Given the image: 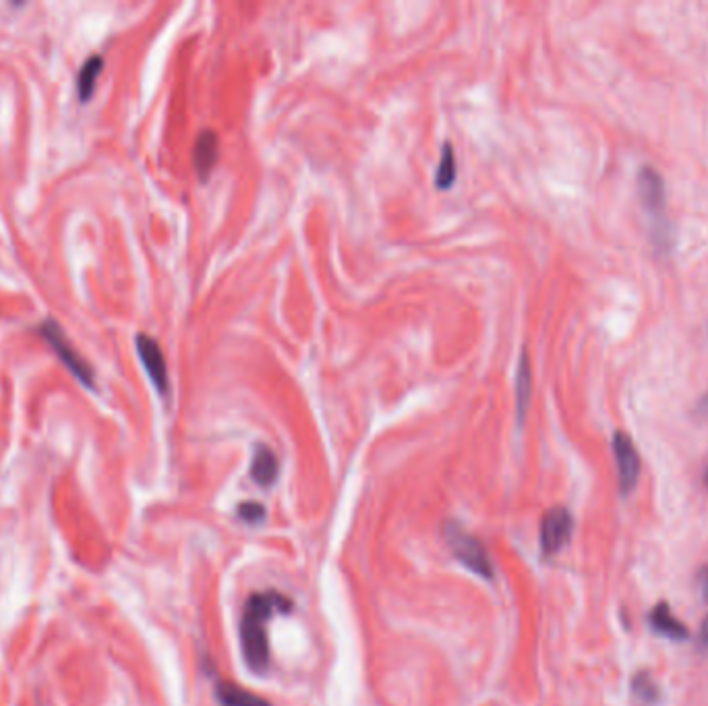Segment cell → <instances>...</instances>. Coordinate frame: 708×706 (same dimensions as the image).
Listing matches in <instances>:
<instances>
[{"label": "cell", "instance_id": "obj_1", "mask_svg": "<svg viewBox=\"0 0 708 706\" xmlns=\"http://www.w3.org/2000/svg\"><path fill=\"white\" fill-rule=\"evenodd\" d=\"M292 601L276 591L255 593L247 599L241 615V651L251 671L263 673L270 667V644L268 624L276 613H288Z\"/></svg>", "mask_w": 708, "mask_h": 706}, {"label": "cell", "instance_id": "obj_2", "mask_svg": "<svg viewBox=\"0 0 708 706\" xmlns=\"http://www.w3.org/2000/svg\"><path fill=\"white\" fill-rule=\"evenodd\" d=\"M444 537H446V543L450 545L456 560L468 572L477 574L483 580H493V576H495L493 562H491L485 545L475 535H470L466 528H462L458 522H448L444 526Z\"/></svg>", "mask_w": 708, "mask_h": 706}, {"label": "cell", "instance_id": "obj_3", "mask_svg": "<svg viewBox=\"0 0 708 706\" xmlns=\"http://www.w3.org/2000/svg\"><path fill=\"white\" fill-rule=\"evenodd\" d=\"M638 195L642 201V208L646 210L648 218L655 222V234H659V245L665 247L667 237V195L663 176L653 166H642L638 170Z\"/></svg>", "mask_w": 708, "mask_h": 706}, {"label": "cell", "instance_id": "obj_4", "mask_svg": "<svg viewBox=\"0 0 708 706\" xmlns=\"http://www.w3.org/2000/svg\"><path fill=\"white\" fill-rule=\"evenodd\" d=\"M40 336L52 346V350L56 352V357L63 361V365L71 371V375L79 381L81 386H85L87 390H96L94 369L77 355L75 348L69 342V338L65 336L63 328L58 326V321H54V319L42 321Z\"/></svg>", "mask_w": 708, "mask_h": 706}, {"label": "cell", "instance_id": "obj_5", "mask_svg": "<svg viewBox=\"0 0 708 706\" xmlns=\"http://www.w3.org/2000/svg\"><path fill=\"white\" fill-rule=\"evenodd\" d=\"M572 533H574V516L568 508L555 506L547 510L541 520V533H539L543 557H553L562 551L570 543Z\"/></svg>", "mask_w": 708, "mask_h": 706}, {"label": "cell", "instance_id": "obj_6", "mask_svg": "<svg viewBox=\"0 0 708 706\" xmlns=\"http://www.w3.org/2000/svg\"><path fill=\"white\" fill-rule=\"evenodd\" d=\"M611 448H613L617 475H619V493L626 497L636 489L638 479H640V470H642L640 454L634 446L632 437L624 431H615Z\"/></svg>", "mask_w": 708, "mask_h": 706}, {"label": "cell", "instance_id": "obj_7", "mask_svg": "<svg viewBox=\"0 0 708 706\" xmlns=\"http://www.w3.org/2000/svg\"><path fill=\"white\" fill-rule=\"evenodd\" d=\"M135 346H137V355L145 367V373L150 375L152 384L160 392V396L166 398L170 394V377H168V367L160 344L152 336L139 334L135 338Z\"/></svg>", "mask_w": 708, "mask_h": 706}, {"label": "cell", "instance_id": "obj_8", "mask_svg": "<svg viewBox=\"0 0 708 706\" xmlns=\"http://www.w3.org/2000/svg\"><path fill=\"white\" fill-rule=\"evenodd\" d=\"M218 158H220L218 135L210 129L201 131V135L197 137V143H195V150H193V166H195L199 181L205 183L210 179V174H212Z\"/></svg>", "mask_w": 708, "mask_h": 706}, {"label": "cell", "instance_id": "obj_9", "mask_svg": "<svg viewBox=\"0 0 708 706\" xmlns=\"http://www.w3.org/2000/svg\"><path fill=\"white\" fill-rule=\"evenodd\" d=\"M648 626L653 628L655 634L665 636L673 642H686L690 638V630L684 626V622L677 620V617L671 613L669 603L661 601L653 607V611L648 613Z\"/></svg>", "mask_w": 708, "mask_h": 706}, {"label": "cell", "instance_id": "obj_10", "mask_svg": "<svg viewBox=\"0 0 708 706\" xmlns=\"http://www.w3.org/2000/svg\"><path fill=\"white\" fill-rule=\"evenodd\" d=\"M278 473H280L278 456L274 454L272 448H268L265 444H259L255 448L253 462H251V479L259 487H272L278 479Z\"/></svg>", "mask_w": 708, "mask_h": 706}, {"label": "cell", "instance_id": "obj_11", "mask_svg": "<svg viewBox=\"0 0 708 706\" xmlns=\"http://www.w3.org/2000/svg\"><path fill=\"white\" fill-rule=\"evenodd\" d=\"M214 696L220 706H272L268 700H263L261 696L236 686L226 680H218L214 684Z\"/></svg>", "mask_w": 708, "mask_h": 706}, {"label": "cell", "instance_id": "obj_12", "mask_svg": "<svg viewBox=\"0 0 708 706\" xmlns=\"http://www.w3.org/2000/svg\"><path fill=\"white\" fill-rule=\"evenodd\" d=\"M530 396H533V369H530L528 352L524 350L522 357H520V363H518V371H516V419H518V425H522L526 419Z\"/></svg>", "mask_w": 708, "mask_h": 706}, {"label": "cell", "instance_id": "obj_13", "mask_svg": "<svg viewBox=\"0 0 708 706\" xmlns=\"http://www.w3.org/2000/svg\"><path fill=\"white\" fill-rule=\"evenodd\" d=\"M630 692L632 698L642 706H657L663 698L659 682L653 678L651 671H644V669L638 671L630 680Z\"/></svg>", "mask_w": 708, "mask_h": 706}, {"label": "cell", "instance_id": "obj_14", "mask_svg": "<svg viewBox=\"0 0 708 706\" xmlns=\"http://www.w3.org/2000/svg\"><path fill=\"white\" fill-rule=\"evenodd\" d=\"M102 69H104V58L100 54H94L87 58V61L83 63L79 75H77V96L81 102H90L94 92H96V85H98V79L102 75Z\"/></svg>", "mask_w": 708, "mask_h": 706}, {"label": "cell", "instance_id": "obj_15", "mask_svg": "<svg viewBox=\"0 0 708 706\" xmlns=\"http://www.w3.org/2000/svg\"><path fill=\"white\" fill-rule=\"evenodd\" d=\"M454 181H456V154H454V147L446 143L444 150H441L439 166L435 172V187L446 191L454 185Z\"/></svg>", "mask_w": 708, "mask_h": 706}, {"label": "cell", "instance_id": "obj_16", "mask_svg": "<svg viewBox=\"0 0 708 706\" xmlns=\"http://www.w3.org/2000/svg\"><path fill=\"white\" fill-rule=\"evenodd\" d=\"M236 514H239V518L247 524H257L265 518V508L257 502H243L239 510H236Z\"/></svg>", "mask_w": 708, "mask_h": 706}, {"label": "cell", "instance_id": "obj_17", "mask_svg": "<svg viewBox=\"0 0 708 706\" xmlns=\"http://www.w3.org/2000/svg\"><path fill=\"white\" fill-rule=\"evenodd\" d=\"M696 649H698V653H708V615L700 624L698 638H696Z\"/></svg>", "mask_w": 708, "mask_h": 706}, {"label": "cell", "instance_id": "obj_18", "mask_svg": "<svg viewBox=\"0 0 708 706\" xmlns=\"http://www.w3.org/2000/svg\"><path fill=\"white\" fill-rule=\"evenodd\" d=\"M696 584H698V588H700V597H702V601L708 605V566H704V568L698 572V576H696Z\"/></svg>", "mask_w": 708, "mask_h": 706}, {"label": "cell", "instance_id": "obj_19", "mask_svg": "<svg viewBox=\"0 0 708 706\" xmlns=\"http://www.w3.org/2000/svg\"><path fill=\"white\" fill-rule=\"evenodd\" d=\"M694 417L700 421L708 423V390L702 394V398L698 400L696 408H694Z\"/></svg>", "mask_w": 708, "mask_h": 706}, {"label": "cell", "instance_id": "obj_20", "mask_svg": "<svg viewBox=\"0 0 708 706\" xmlns=\"http://www.w3.org/2000/svg\"><path fill=\"white\" fill-rule=\"evenodd\" d=\"M704 483H706V487H708V468H706V475H704Z\"/></svg>", "mask_w": 708, "mask_h": 706}]
</instances>
